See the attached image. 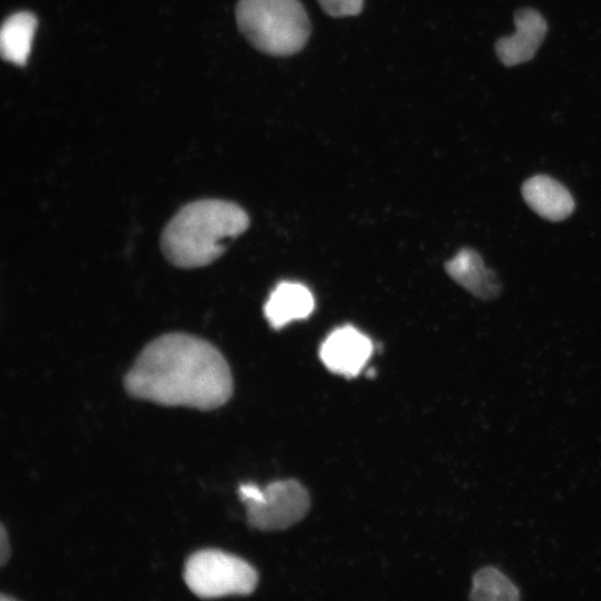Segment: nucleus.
Wrapping results in <instances>:
<instances>
[{"instance_id": "423d86ee", "label": "nucleus", "mask_w": 601, "mask_h": 601, "mask_svg": "<svg viewBox=\"0 0 601 601\" xmlns=\"http://www.w3.org/2000/svg\"><path fill=\"white\" fill-rule=\"evenodd\" d=\"M372 353V341L349 325L334 329L319 348L323 364L329 371L346 377L359 374Z\"/></svg>"}, {"instance_id": "4468645a", "label": "nucleus", "mask_w": 601, "mask_h": 601, "mask_svg": "<svg viewBox=\"0 0 601 601\" xmlns=\"http://www.w3.org/2000/svg\"><path fill=\"white\" fill-rule=\"evenodd\" d=\"M0 532V564L3 566L10 555V545L3 525H1Z\"/></svg>"}, {"instance_id": "9d476101", "label": "nucleus", "mask_w": 601, "mask_h": 601, "mask_svg": "<svg viewBox=\"0 0 601 601\" xmlns=\"http://www.w3.org/2000/svg\"><path fill=\"white\" fill-rule=\"evenodd\" d=\"M314 296L300 283L284 282L269 294L264 306V315L274 328L306 318L314 309Z\"/></svg>"}, {"instance_id": "0eeeda50", "label": "nucleus", "mask_w": 601, "mask_h": 601, "mask_svg": "<svg viewBox=\"0 0 601 601\" xmlns=\"http://www.w3.org/2000/svg\"><path fill=\"white\" fill-rule=\"evenodd\" d=\"M514 33L500 38L495 43L499 59L508 67L532 59L548 30L544 18L531 8L518 10L514 13Z\"/></svg>"}, {"instance_id": "1a4fd4ad", "label": "nucleus", "mask_w": 601, "mask_h": 601, "mask_svg": "<svg viewBox=\"0 0 601 601\" xmlns=\"http://www.w3.org/2000/svg\"><path fill=\"white\" fill-rule=\"evenodd\" d=\"M447 274L462 287L482 299H492L500 293L496 275L487 269L481 256L471 248H462L445 263Z\"/></svg>"}, {"instance_id": "7ed1b4c3", "label": "nucleus", "mask_w": 601, "mask_h": 601, "mask_svg": "<svg viewBox=\"0 0 601 601\" xmlns=\"http://www.w3.org/2000/svg\"><path fill=\"white\" fill-rule=\"evenodd\" d=\"M236 20L250 45L270 56L298 52L311 33L309 19L298 0H239Z\"/></svg>"}, {"instance_id": "9b49d317", "label": "nucleus", "mask_w": 601, "mask_h": 601, "mask_svg": "<svg viewBox=\"0 0 601 601\" xmlns=\"http://www.w3.org/2000/svg\"><path fill=\"white\" fill-rule=\"evenodd\" d=\"M37 19L31 12L20 11L8 17L0 31V51L4 60L23 65L28 58Z\"/></svg>"}, {"instance_id": "6e6552de", "label": "nucleus", "mask_w": 601, "mask_h": 601, "mask_svg": "<svg viewBox=\"0 0 601 601\" xmlns=\"http://www.w3.org/2000/svg\"><path fill=\"white\" fill-rule=\"evenodd\" d=\"M522 196L534 213L552 221L565 219L574 209L570 191L545 175L526 179L522 186Z\"/></svg>"}, {"instance_id": "f257e3e1", "label": "nucleus", "mask_w": 601, "mask_h": 601, "mask_svg": "<svg viewBox=\"0 0 601 601\" xmlns=\"http://www.w3.org/2000/svg\"><path fill=\"white\" fill-rule=\"evenodd\" d=\"M135 398L200 411L224 405L233 393L230 368L209 342L170 333L147 344L125 376Z\"/></svg>"}, {"instance_id": "f8f14e48", "label": "nucleus", "mask_w": 601, "mask_h": 601, "mask_svg": "<svg viewBox=\"0 0 601 601\" xmlns=\"http://www.w3.org/2000/svg\"><path fill=\"white\" fill-rule=\"evenodd\" d=\"M470 597L482 600H515L519 598V591L500 570L485 566L475 573Z\"/></svg>"}, {"instance_id": "39448f33", "label": "nucleus", "mask_w": 601, "mask_h": 601, "mask_svg": "<svg viewBox=\"0 0 601 601\" xmlns=\"http://www.w3.org/2000/svg\"><path fill=\"white\" fill-rule=\"evenodd\" d=\"M239 497L246 505L247 520L259 530L273 531L292 526L309 509L306 489L295 480L275 481L260 489L246 483L239 486Z\"/></svg>"}, {"instance_id": "ddd939ff", "label": "nucleus", "mask_w": 601, "mask_h": 601, "mask_svg": "<svg viewBox=\"0 0 601 601\" xmlns=\"http://www.w3.org/2000/svg\"><path fill=\"white\" fill-rule=\"evenodd\" d=\"M364 0H318L323 10L332 17H347L358 14Z\"/></svg>"}, {"instance_id": "f03ea898", "label": "nucleus", "mask_w": 601, "mask_h": 601, "mask_svg": "<svg viewBox=\"0 0 601 601\" xmlns=\"http://www.w3.org/2000/svg\"><path fill=\"white\" fill-rule=\"evenodd\" d=\"M248 225V215L235 203L196 200L180 208L166 225L161 249L177 267L206 266L221 256L228 243Z\"/></svg>"}, {"instance_id": "20e7f679", "label": "nucleus", "mask_w": 601, "mask_h": 601, "mask_svg": "<svg viewBox=\"0 0 601 601\" xmlns=\"http://www.w3.org/2000/svg\"><path fill=\"white\" fill-rule=\"evenodd\" d=\"M183 575L189 590L201 599L246 595L257 584V572L248 562L213 549L193 553Z\"/></svg>"}]
</instances>
